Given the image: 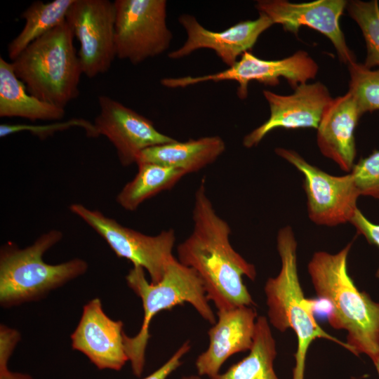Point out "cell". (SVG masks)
<instances>
[{
  "label": "cell",
  "instance_id": "26",
  "mask_svg": "<svg viewBox=\"0 0 379 379\" xmlns=\"http://www.w3.org/2000/svg\"><path fill=\"white\" fill-rule=\"evenodd\" d=\"M74 126L83 128L88 137H98L93 123L84 119L78 118H73L66 121L54 122L46 125L3 124L0 125V137L5 138L18 132L28 131L40 139H45L53 135L57 131H64Z\"/></svg>",
  "mask_w": 379,
  "mask_h": 379
},
{
  "label": "cell",
  "instance_id": "7",
  "mask_svg": "<svg viewBox=\"0 0 379 379\" xmlns=\"http://www.w3.org/2000/svg\"><path fill=\"white\" fill-rule=\"evenodd\" d=\"M69 209L101 236L117 257L145 270L152 284L163 279L168 265L175 258L173 255L175 241L173 229L149 236L124 227L100 211L80 204L70 205Z\"/></svg>",
  "mask_w": 379,
  "mask_h": 379
},
{
  "label": "cell",
  "instance_id": "12",
  "mask_svg": "<svg viewBox=\"0 0 379 379\" xmlns=\"http://www.w3.org/2000/svg\"><path fill=\"white\" fill-rule=\"evenodd\" d=\"M100 112L93 122L98 136L105 135L115 147L123 166L137 163L147 148L175 140L155 128L153 122L107 95L98 97Z\"/></svg>",
  "mask_w": 379,
  "mask_h": 379
},
{
  "label": "cell",
  "instance_id": "25",
  "mask_svg": "<svg viewBox=\"0 0 379 379\" xmlns=\"http://www.w3.org/2000/svg\"><path fill=\"white\" fill-rule=\"evenodd\" d=\"M347 67L350 76L348 91L361 113L379 110V69L372 70L356 62Z\"/></svg>",
  "mask_w": 379,
  "mask_h": 379
},
{
  "label": "cell",
  "instance_id": "4",
  "mask_svg": "<svg viewBox=\"0 0 379 379\" xmlns=\"http://www.w3.org/2000/svg\"><path fill=\"white\" fill-rule=\"evenodd\" d=\"M74 38L65 20L11 62L14 73L30 94L63 109L79 96L83 74Z\"/></svg>",
  "mask_w": 379,
  "mask_h": 379
},
{
  "label": "cell",
  "instance_id": "5",
  "mask_svg": "<svg viewBox=\"0 0 379 379\" xmlns=\"http://www.w3.org/2000/svg\"><path fill=\"white\" fill-rule=\"evenodd\" d=\"M128 286L142 300L144 317L138 333L130 337L124 333L126 355L133 373L140 377L145 365V352L151 337L149 326L152 319L160 312L169 310L184 303H190L198 314L211 325L216 318L208 304L203 283L191 267L175 258L168 265L163 279L157 284L149 282L145 270L133 266L126 276Z\"/></svg>",
  "mask_w": 379,
  "mask_h": 379
},
{
  "label": "cell",
  "instance_id": "13",
  "mask_svg": "<svg viewBox=\"0 0 379 379\" xmlns=\"http://www.w3.org/2000/svg\"><path fill=\"white\" fill-rule=\"evenodd\" d=\"M345 0H317L291 3L286 0H259L255 8L267 15L274 24H280L286 32L297 34L307 26L325 35L333 44L340 60L349 65L356 62L354 53L346 44L339 19L346 8Z\"/></svg>",
  "mask_w": 379,
  "mask_h": 379
},
{
  "label": "cell",
  "instance_id": "11",
  "mask_svg": "<svg viewBox=\"0 0 379 379\" xmlns=\"http://www.w3.org/2000/svg\"><path fill=\"white\" fill-rule=\"evenodd\" d=\"M114 1L74 0L66 21L79 41L83 74L94 78L107 72L117 58Z\"/></svg>",
  "mask_w": 379,
  "mask_h": 379
},
{
  "label": "cell",
  "instance_id": "8",
  "mask_svg": "<svg viewBox=\"0 0 379 379\" xmlns=\"http://www.w3.org/2000/svg\"><path fill=\"white\" fill-rule=\"evenodd\" d=\"M117 58L133 65L159 55L173 34L166 23L165 0H115Z\"/></svg>",
  "mask_w": 379,
  "mask_h": 379
},
{
  "label": "cell",
  "instance_id": "3",
  "mask_svg": "<svg viewBox=\"0 0 379 379\" xmlns=\"http://www.w3.org/2000/svg\"><path fill=\"white\" fill-rule=\"evenodd\" d=\"M297 246L292 228L290 226L281 228L277 237L281 269L276 277L267 280L264 291L270 324L281 332L291 328L295 333L298 345L292 379H304L307 354L314 340L324 338L347 350L350 348L345 342L326 333L316 321L314 304L305 297L300 285Z\"/></svg>",
  "mask_w": 379,
  "mask_h": 379
},
{
  "label": "cell",
  "instance_id": "2",
  "mask_svg": "<svg viewBox=\"0 0 379 379\" xmlns=\"http://www.w3.org/2000/svg\"><path fill=\"white\" fill-rule=\"evenodd\" d=\"M352 244L336 253L317 251L307 265L319 298L331 306L328 320L347 332L350 352L366 354L375 364L379 359V302L360 291L347 269Z\"/></svg>",
  "mask_w": 379,
  "mask_h": 379
},
{
  "label": "cell",
  "instance_id": "23",
  "mask_svg": "<svg viewBox=\"0 0 379 379\" xmlns=\"http://www.w3.org/2000/svg\"><path fill=\"white\" fill-rule=\"evenodd\" d=\"M74 0L36 1L20 17L25 25L20 32L8 44L9 58L15 59L31 43L55 28L66 20Z\"/></svg>",
  "mask_w": 379,
  "mask_h": 379
},
{
  "label": "cell",
  "instance_id": "17",
  "mask_svg": "<svg viewBox=\"0 0 379 379\" xmlns=\"http://www.w3.org/2000/svg\"><path fill=\"white\" fill-rule=\"evenodd\" d=\"M218 319L209 328L208 348L197 358L199 375L212 378L232 355L250 350L258 314L253 306L218 310Z\"/></svg>",
  "mask_w": 379,
  "mask_h": 379
},
{
  "label": "cell",
  "instance_id": "29",
  "mask_svg": "<svg viewBox=\"0 0 379 379\" xmlns=\"http://www.w3.org/2000/svg\"><path fill=\"white\" fill-rule=\"evenodd\" d=\"M191 344L185 341L161 367L142 379H167L182 364V358L190 350Z\"/></svg>",
  "mask_w": 379,
  "mask_h": 379
},
{
  "label": "cell",
  "instance_id": "19",
  "mask_svg": "<svg viewBox=\"0 0 379 379\" xmlns=\"http://www.w3.org/2000/svg\"><path fill=\"white\" fill-rule=\"evenodd\" d=\"M220 136H206L185 142L175 140L143 150L137 164L152 163L180 169L187 173L197 172L214 162L225 150Z\"/></svg>",
  "mask_w": 379,
  "mask_h": 379
},
{
  "label": "cell",
  "instance_id": "32",
  "mask_svg": "<svg viewBox=\"0 0 379 379\" xmlns=\"http://www.w3.org/2000/svg\"><path fill=\"white\" fill-rule=\"evenodd\" d=\"M181 379H202L200 375H185L181 378Z\"/></svg>",
  "mask_w": 379,
  "mask_h": 379
},
{
  "label": "cell",
  "instance_id": "15",
  "mask_svg": "<svg viewBox=\"0 0 379 379\" xmlns=\"http://www.w3.org/2000/svg\"><path fill=\"white\" fill-rule=\"evenodd\" d=\"M124 324L109 317L99 298L83 307L80 320L70 335L73 350L83 353L99 370L120 371L128 361L124 347Z\"/></svg>",
  "mask_w": 379,
  "mask_h": 379
},
{
  "label": "cell",
  "instance_id": "6",
  "mask_svg": "<svg viewBox=\"0 0 379 379\" xmlns=\"http://www.w3.org/2000/svg\"><path fill=\"white\" fill-rule=\"evenodd\" d=\"M62 233L51 230L32 245L19 248L8 242L0 250V304L4 308L36 301L86 272L88 265L81 258L51 265L44 253L58 243Z\"/></svg>",
  "mask_w": 379,
  "mask_h": 379
},
{
  "label": "cell",
  "instance_id": "1",
  "mask_svg": "<svg viewBox=\"0 0 379 379\" xmlns=\"http://www.w3.org/2000/svg\"><path fill=\"white\" fill-rule=\"evenodd\" d=\"M192 220V233L177 247L178 260L197 273L218 310L255 305L244 277L255 280V267L231 245V228L216 213L204 178L194 194Z\"/></svg>",
  "mask_w": 379,
  "mask_h": 379
},
{
  "label": "cell",
  "instance_id": "18",
  "mask_svg": "<svg viewBox=\"0 0 379 379\" xmlns=\"http://www.w3.org/2000/svg\"><path fill=\"white\" fill-rule=\"evenodd\" d=\"M361 113L353 95L333 98L317 128V145L322 154L344 171L351 172L356 157L354 131Z\"/></svg>",
  "mask_w": 379,
  "mask_h": 379
},
{
  "label": "cell",
  "instance_id": "30",
  "mask_svg": "<svg viewBox=\"0 0 379 379\" xmlns=\"http://www.w3.org/2000/svg\"><path fill=\"white\" fill-rule=\"evenodd\" d=\"M350 222L355 227L357 232L365 237L371 244L379 248V225L369 221L357 208L352 216ZM376 277L379 279V267L376 272Z\"/></svg>",
  "mask_w": 379,
  "mask_h": 379
},
{
  "label": "cell",
  "instance_id": "10",
  "mask_svg": "<svg viewBox=\"0 0 379 379\" xmlns=\"http://www.w3.org/2000/svg\"><path fill=\"white\" fill-rule=\"evenodd\" d=\"M274 152L303 175L307 213L313 222L326 226L350 222L360 196L350 173L332 175L310 164L294 150L278 147Z\"/></svg>",
  "mask_w": 379,
  "mask_h": 379
},
{
  "label": "cell",
  "instance_id": "31",
  "mask_svg": "<svg viewBox=\"0 0 379 379\" xmlns=\"http://www.w3.org/2000/svg\"><path fill=\"white\" fill-rule=\"evenodd\" d=\"M0 379H34L30 375L11 371L9 369L0 373Z\"/></svg>",
  "mask_w": 379,
  "mask_h": 379
},
{
  "label": "cell",
  "instance_id": "33",
  "mask_svg": "<svg viewBox=\"0 0 379 379\" xmlns=\"http://www.w3.org/2000/svg\"><path fill=\"white\" fill-rule=\"evenodd\" d=\"M375 368H376V370H377V372H378V379H379V359H378V361L374 364Z\"/></svg>",
  "mask_w": 379,
  "mask_h": 379
},
{
  "label": "cell",
  "instance_id": "22",
  "mask_svg": "<svg viewBox=\"0 0 379 379\" xmlns=\"http://www.w3.org/2000/svg\"><path fill=\"white\" fill-rule=\"evenodd\" d=\"M134 178L126 183L117 197L125 210L135 211L147 199L171 189L186 173L182 170L152 163H138Z\"/></svg>",
  "mask_w": 379,
  "mask_h": 379
},
{
  "label": "cell",
  "instance_id": "16",
  "mask_svg": "<svg viewBox=\"0 0 379 379\" xmlns=\"http://www.w3.org/2000/svg\"><path fill=\"white\" fill-rule=\"evenodd\" d=\"M178 21L185 29L187 39L181 47L168 53L169 58L180 59L198 49L208 48L214 51L229 67L243 53L251 51L260 34L274 25L262 13L257 19L241 21L220 32L207 29L190 14H182Z\"/></svg>",
  "mask_w": 379,
  "mask_h": 379
},
{
  "label": "cell",
  "instance_id": "14",
  "mask_svg": "<svg viewBox=\"0 0 379 379\" xmlns=\"http://www.w3.org/2000/svg\"><path fill=\"white\" fill-rule=\"evenodd\" d=\"M262 93L269 104L270 115L266 121L244 138L243 145L247 148L258 145L275 128L317 129L325 109L333 99L326 86L319 81L300 84L288 95L269 90H264Z\"/></svg>",
  "mask_w": 379,
  "mask_h": 379
},
{
  "label": "cell",
  "instance_id": "20",
  "mask_svg": "<svg viewBox=\"0 0 379 379\" xmlns=\"http://www.w3.org/2000/svg\"><path fill=\"white\" fill-rule=\"evenodd\" d=\"M65 109L30 94L13 72L11 62L0 58V117H20L34 121H59Z\"/></svg>",
  "mask_w": 379,
  "mask_h": 379
},
{
  "label": "cell",
  "instance_id": "9",
  "mask_svg": "<svg viewBox=\"0 0 379 379\" xmlns=\"http://www.w3.org/2000/svg\"><path fill=\"white\" fill-rule=\"evenodd\" d=\"M319 67L316 62L304 51L281 60H267L246 51L232 66L215 74L192 77L164 78L160 81L166 88H186L200 83L234 81L238 83L237 94L244 100L248 95L250 81H258L265 85L276 86L283 77L293 88L306 84L315 78Z\"/></svg>",
  "mask_w": 379,
  "mask_h": 379
},
{
  "label": "cell",
  "instance_id": "28",
  "mask_svg": "<svg viewBox=\"0 0 379 379\" xmlns=\"http://www.w3.org/2000/svg\"><path fill=\"white\" fill-rule=\"evenodd\" d=\"M20 338L18 330L0 325V373L9 369V360Z\"/></svg>",
  "mask_w": 379,
  "mask_h": 379
},
{
  "label": "cell",
  "instance_id": "24",
  "mask_svg": "<svg viewBox=\"0 0 379 379\" xmlns=\"http://www.w3.org/2000/svg\"><path fill=\"white\" fill-rule=\"evenodd\" d=\"M351 18L360 27L367 48L364 66L368 69L379 66V5L377 0L347 1Z\"/></svg>",
  "mask_w": 379,
  "mask_h": 379
},
{
  "label": "cell",
  "instance_id": "21",
  "mask_svg": "<svg viewBox=\"0 0 379 379\" xmlns=\"http://www.w3.org/2000/svg\"><path fill=\"white\" fill-rule=\"evenodd\" d=\"M277 353L270 322L265 316H259L248 354L211 379H279L274 368Z\"/></svg>",
  "mask_w": 379,
  "mask_h": 379
},
{
  "label": "cell",
  "instance_id": "27",
  "mask_svg": "<svg viewBox=\"0 0 379 379\" xmlns=\"http://www.w3.org/2000/svg\"><path fill=\"white\" fill-rule=\"evenodd\" d=\"M350 173L359 195L379 200V150L354 165Z\"/></svg>",
  "mask_w": 379,
  "mask_h": 379
}]
</instances>
